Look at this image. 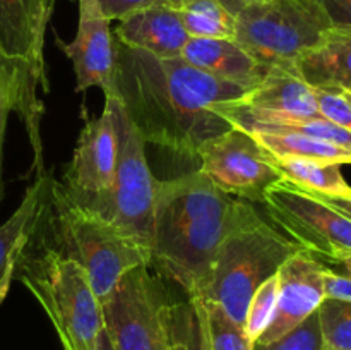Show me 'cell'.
<instances>
[{
	"instance_id": "obj_1",
	"label": "cell",
	"mask_w": 351,
	"mask_h": 350,
	"mask_svg": "<svg viewBox=\"0 0 351 350\" xmlns=\"http://www.w3.org/2000/svg\"><path fill=\"white\" fill-rule=\"evenodd\" d=\"M250 89L206 74L182 57L158 58L115 40V96L146 144L197 156L206 141L232 129L216 106Z\"/></svg>"
},
{
	"instance_id": "obj_2",
	"label": "cell",
	"mask_w": 351,
	"mask_h": 350,
	"mask_svg": "<svg viewBox=\"0 0 351 350\" xmlns=\"http://www.w3.org/2000/svg\"><path fill=\"white\" fill-rule=\"evenodd\" d=\"M263 222L250 202L223 192L202 172L160 180L151 264L187 297H199L221 244Z\"/></svg>"
},
{
	"instance_id": "obj_3",
	"label": "cell",
	"mask_w": 351,
	"mask_h": 350,
	"mask_svg": "<svg viewBox=\"0 0 351 350\" xmlns=\"http://www.w3.org/2000/svg\"><path fill=\"white\" fill-rule=\"evenodd\" d=\"M27 247V246H26ZM12 278L26 285L50 318L64 350H98L101 302L88 273L62 250L19 254Z\"/></svg>"
},
{
	"instance_id": "obj_4",
	"label": "cell",
	"mask_w": 351,
	"mask_h": 350,
	"mask_svg": "<svg viewBox=\"0 0 351 350\" xmlns=\"http://www.w3.org/2000/svg\"><path fill=\"white\" fill-rule=\"evenodd\" d=\"M50 198L64 254L84 268L99 302L127 271L151 266L149 250L72 198L60 182L51 180Z\"/></svg>"
},
{
	"instance_id": "obj_5",
	"label": "cell",
	"mask_w": 351,
	"mask_h": 350,
	"mask_svg": "<svg viewBox=\"0 0 351 350\" xmlns=\"http://www.w3.org/2000/svg\"><path fill=\"white\" fill-rule=\"evenodd\" d=\"M300 250H305L300 244L266 222L239 230L221 244L202 294L195 299L215 302L243 326L254 292Z\"/></svg>"
},
{
	"instance_id": "obj_6",
	"label": "cell",
	"mask_w": 351,
	"mask_h": 350,
	"mask_svg": "<svg viewBox=\"0 0 351 350\" xmlns=\"http://www.w3.org/2000/svg\"><path fill=\"white\" fill-rule=\"evenodd\" d=\"M332 27L321 0H266L247 3L237 14L233 40L259 64L293 71L295 62L321 47Z\"/></svg>"
},
{
	"instance_id": "obj_7",
	"label": "cell",
	"mask_w": 351,
	"mask_h": 350,
	"mask_svg": "<svg viewBox=\"0 0 351 350\" xmlns=\"http://www.w3.org/2000/svg\"><path fill=\"white\" fill-rule=\"evenodd\" d=\"M117 113L120 150L112 185L108 191L79 202L98 213L123 235L151 253L154 205L160 180H156L147 165L144 151L146 141L125 115L120 102Z\"/></svg>"
},
{
	"instance_id": "obj_8",
	"label": "cell",
	"mask_w": 351,
	"mask_h": 350,
	"mask_svg": "<svg viewBox=\"0 0 351 350\" xmlns=\"http://www.w3.org/2000/svg\"><path fill=\"white\" fill-rule=\"evenodd\" d=\"M170 301L149 266L127 271L101 302L103 329L115 350H167Z\"/></svg>"
},
{
	"instance_id": "obj_9",
	"label": "cell",
	"mask_w": 351,
	"mask_h": 350,
	"mask_svg": "<svg viewBox=\"0 0 351 350\" xmlns=\"http://www.w3.org/2000/svg\"><path fill=\"white\" fill-rule=\"evenodd\" d=\"M264 206L278 229L319 261L351 256V222L326 202L281 180L264 198Z\"/></svg>"
},
{
	"instance_id": "obj_10",
	"label": "cell",
	"mask_w": 351,
	"mask_h": 350,
	"mask_svg": "<svg viewBox=\"0 0 351 350\" xmlns=\"http://www.w3.org/2000/svg\"><path fill=\"white\" fill-rule=\"evenodd\" d=\"M199 172L223 192L263 205L266 192L283 180L271 154L247 130L232 127L206 141L199 150Z\"/></svg>"
},
{
	"instance_id": "obj_11",
	"label": "cell",
	"mask_w": 351,
	"mask_h": 350,
	"mask_svg": "<svg viewBox=\"0 0 351 350\" xmlns=\"http://www.w3.org/2000/svg\"><path fill=\"white\" fill-rule=\"evenodd\" d=\"M119 100L105 96L101 115L86 119L74 154L64 172V187L77 201L108 191L119 161Z\"/></svg>"
},
{
	"instance_id": "obj_12",
	"label": "cell",
	"mask_w": 351,
	"mask_h": 350,
	"mask_svg": "<svg viewBox=\"0 0 351 350\" xmlns=\"http://www.w3.org/2000/svg\"><path fill=\"white\" fill-rule=\"evenodd\" d=\"M77 33L71 43H60L71 58L75 74V91L88 88L101 89L105 96H115V40L110 31V21L103 16L96 0H77Z\"/></svg>"
},
{
	"instance_id": "obj_13",
	"label": "cell",
	"mask_w": 351,
	"mask_h": 350,
	"mask_svg": "<svg viewBox=\"0 0 351 350\" xmlns=\"http://www.w3.org/2000/svg\"><path fill=\"white\" fill-rule=\"evenodd\" d=\"M326 264L308 250L293 254L278 271V301L273 319L254 343H269L293 329L324 301Z\"/></svg>"
},
{
	"instance_id": "obj_14",
	"label": "cell",
	"mask_w": 351,
	"mask_h": 350,
	"mask_svg": "<svg viewBox=\"0 0 351 350\" xmlns=\"http://www.w3.org/2000/svg\"><path fill=\"white\" fill-rule=\"evenodd\" d=\"M51 9L53 0H0V48L9 58L27 65L45 93V31Z\"/></svg>"
},
{
	"instance_id": "obj_15",
	"label": "cell",
	"mask_w": 351,
	"mask_h": 350,
	"mask_svg": "<svg viewBox=\"0 0 351 350\" xmlns=\"http://www.w3.org/2000/svg\"><path fill=\"white\" fill-rule=\"evenodd\" d=\"M115 36L119 43L147 51L158 58L180 57L191 40L180 14L168 2H160L120 21Z\"/></svg>"
},
{
	"instance_id": "obj_16",
	"label": "cell",
	"mask_w": 351,
	"mask_h": 350,
	"mask_svg": "<svg viewBox=\"0 0 351 350\" xmlns=\"http://www.w3.org/2000/svg\"><path fill=\"white\" fill-rule=\"evenodd\" d=\"M180 57L206 74L250 88L259 84L271 71V67L259 64L235 40L191 38Z\"/></svg>"
},
{
	"instance_id": "obj_17",
	"label": "cell",
	"mask_w": 351,
	"mask_h": 350,
	"mask_svg": "<svg viewBox=\"0 0 351 350\" xmlns=\"http://www.w3.org/2000/svg\"><path fill=\"white\" fill-rule=\"evenodd\" d=\"M235 103L256 112L278 117H321L314 89L288 69H271L269 74Z\"/></svg>"
},
{
	"instance_id": "obj_18",
	"label": "cell",
	"mask_w": 351,
	"mask_h": 350,
	"mask_svg": "<svg viewBox=\"0 0 351 350\" xmlns=\"http://www.w3.org/2000/svg\"><path fill=\"white\" fill-rule=\"evenodd\" d=\"M51 180L47 174L38 175L36 182L27 187L16 211L0 225V301L12 280L14 266L19 254L33 239V233L47 208Z\"/></svg>"
},
{
	"instance_id": "obj_19",
	"label": "cell",
	"mask_w": 351,
	"mask_h": 350,
	"mask_svg": "<svg viewBox=\"0 0 351 350\" xmlns=\"http://www.w3.org/2000/svg\"><path fill=\"white\" fill-rule=\"evenodd\" d=\"M293 71L311 86L351 88V27H332L321 47L295 62Z\"/></svg>"
},
{
	"instance_id": "obj_20",
	"label": "cell",
	"mask_w": 351,
	"mask_h": 350,
	"mask_svg": "<svg viewBox=\"0 0 351 350\" xmlns=\"http://www.w3.org/2000/svg\"><path fill=\"white\" fill-rule=\"evenodd\" d=\"M271 163L285 182L300 191L351 198V185L343 177L341 165L335 161L302 156H271Z\"/></svg>"
},
{
	"instance_id": "obj_21",
	"label": "cell",
	"mask_w": 351,
	"mask_h": 350,
	"mask_svg": "<svg viewBox=\"0 0 351 350\" xmlns=\"http://www.w3.org/2000/svg\"><path fill=\"white\" fill-rule=\"evenodd\" d=\"M16 110L26 126L27 137L34 154V170L38 175L45 172L43 168V144H41L40 119L43 112V103H36L26 95L23 86L17 82L0 81V202L3 198V178H2V158H3V139H5V127L9 113Z\"/></svg>"
},
{
	"instance_id": "obj_22",
	"label": "cell",
	"mask_w": 351,
	"mask_h": 350,
	"mask_svg": "<svg viewBox=\"0 0 351 350\" xmlns=\"http://www.w3.org/2000/svg\"><path fill=\"white\" fill-rule=\"evenodd\" d=\"M250 134L271 156H302L335 161L339 165L351 163L350 150L314 137L302 136L297 132H266V130H250Z\"/></svg>"
},
{
	"instance_id": "obj_23",
	"label": "cell",
	"mask_w": 351,
	"mask_h": 350,
	"mask_svg": "<svg viewBox=\"0 0 351 350\" xmlns=\"http://www.w3.org/2000/svg\"><path fill=\"white\" fill-rule=\"evenodd\" d=\"M167 350H209L199 299L170 302L167 311Z\"/></svg>"
},
{
	"instance_id": "obj_24",
	"label": "cell",
	"mask_w": 351,
	"mask_h": 350,
	"mask_svg": "<svg viewBox=\"0 0 351 350\" xmlns=\"http://www.w3.org/2000/svg\"><path fill=\"white\" fill-rule=\"evenodd\" d=\"M177 10L191 38H235L237 16L218 0H185Z\"/></svg>"
},
{
	"instance_id": "obj_25",
	"label": "cell",
	"mask_w": 351,
	"mask_h": 350,
	"mask_svg": "<svg viewBox=\"0 0 351 350\" xmlns=\"http://www.w3.org/2000/svg\"><path fill=\"white\" fill-rule=\"evenodd\" d=\"M204 312L209 350H254V340L245 328L233 321L218 304L199 299Z\"/></svg>"
},
{
	"instance_id": "obj_26",
	"label": "cell",
	"mask_w": 351,
	"mask_h": 350,
	"mask_svg": "<svg viewBox=\"0 0 351 350\" xmlns=\"http://www.w3.org/2000/svg\"><path fill=\"white\" fill-rule=\"evenodd\" d=\"M317 314L324 350H351V302L324 297Z\"/></svg>"
},
{
	"instance_id": "obj_27",
	"label": "cell",
	"mask_w": 351,
	"mask_h": 350,
	"mask_svg": "<svg viewBox=\"0 0 351 350\" xmlns=\"http://www.w3.org/2000/svg\"><path fill=\"white\" fill-rule=\"evenodd\" d=\"M278 301V275L271 277L269 280L264 281L254 295L250 297L249 305H247V314L243 328H245L247 335L256 342L264 329L269 326L271 319H273L274 309H276Z\"/></svg>"
},
{
	"instance_id": "obj_28",
	"label": "cell",
	"mask_w": 351,
	"mask_h": 350,
	"mask_svg": "<svg viewBox=\"0 0 351 350\" xmlns=\"http://www.w3.org/2000/svg\"><path fill=\"white\" fill-rule=\"evenodd\" d=\"M254 350H324L317 311L280 338L269 343H254Z\"/></svg>"
},
{
	"instance_id": "obj_29",
	"label": "cell",
	"mask_w": 351,
	"mask_h": 350,
	"mask_svg": "<svg viewBox=\"0 0 351 350\" xmlns=\"http://www.w3.org/2000/svg\"><path fill=\"white\" fill-rule=\"evenodd\" d=\"M319 115L351 132V91L341 86H312Z\"/></svg>"
},
{
	"instance_id": "obj_30",
	"label": "cell",
	"mask_w": 351,
	"mask_h": 350,
	"mask_svg": "<svg viewBox=\"0 0 351 350\" xmlns=\"http://www.w3.org/2000/svg\"><path fill=\"white\" fill-rule=\"evenodd\" d=\"M0 81H10L17 82L19 86H23V89L26 91V95L29 96L33 102L41 103V100L38 98V89H43L40 79L33 74L27 65H24L23 62H17L14 58H9L3 50L0 48Z\"/></svg>"
},
{
	"instance_id": "obj_31",
	"label": "cell",
	"mask_w": 351,
	"mask_h": 350,
	"mask_svg": "<svg viewBox=\"0 0 351 350\" xmlns=\"http://www.w3.org/2000/svg\"><path fill=\"white\" fill-rule=\"evenodd\" d=\"M103 16L108 21H123L132 14L156 5L167 0H96Z\"/></svg>"
},
{
	"instance_id": "obj_32",
	"label": "cell",
	"mask_w": 351,
	"mask_h": 350,
	"mask_svg": "<svg viewBox=\"0 0 351 350\" xmlns=\"http://www.w3.org/2000/svg\"><path fill=\"white\" fill-rule=\"evenodd\" d=\"M336 27H351V0H321Z\"/></svg>"
},
{
	"instance_id": "obj_33",
	"label": "cell",
	"mask_w": 351,
	"mask_h": 350,
	"mask_svg": "<svg viewBox=\"0 0 351 350\" xmlns=\"http://www.w3.org/2000/svg\"><path fill=\"white\" fill-rule=\"evenodd\" d=\"M311 196L312 198L319 199V201L326 202L328 206H331L332 209L341 213L343 216H346V218L351 222V198H345V196H324V194H311Z\"/></svg>"
},
{
	"instance_id": "obj_34",
	"label": "cell",
	"mask_w": 351,
	"mask_h": 350,
	"mask_svg": "<svg viewBox=\"0 0 351 350\" xmlns=\"http://www.w3.org/2000/svg\"><path fill=\"white\" fill-rule=\"evenodd\" d=\"M167 2L170 3L171 7H175V9H178V5H180L182 2H185V0H167ZM218 2L223 3V5H225L230 12L235 14V16L247 5V3H250L249 0H218Z\"/></svg>"
},
{
	"instance_id": "obj_35",
	"label": "cell",
	"mask_w": 351,
	"mask_h": 350,
	"mask_svg": "<svg viewBox=\"0 0 351 350\" xmlns=\"http://www.w3.org/2000/svg\"><path fill=\"white\" fill-rule=\"evenodd\" d=\"M329 263L336 264V266L343 271L341 275H346V277L351 278V256H345L341 257V259H336V261H329Z\"/></svg>"
},
{
	"instance_id": "obj_36",
	"label": "cell",
	"mask_w": 351,
	"mask_h": 350,
	"mask_svg": "<svg viewBox=\"0 0 351 350\" xmlns=\"http://www.w3.org/2000/svg\"><path fill=\"white\" fill-rule=\"evenodd\" d=\"M98 350H115V349H113L112 342H110L108 335H106V333H105V329H101V333H99Z\"/></svg>"
},
{
	"instance_id": "obj_37",
	"label": "cell",
	"mask_w": 351,
	"mask_h": 350,
	"mask_svg": "<svg viewBox=\"0 0 351 350\" xmlns=\"http://www.w3.org/2000/svg\"><path fill=\"white\" fill-rule=\"evenodd\" d=\"M249 2H266V0H249Z\"/></svg>"
},
{
	"instance_id": "obj_38",
	"label": "cell",
	"mask_w": 351,
	"mask_h": 350,
	"mask_svg": "<svg viewBox=\"0 0 351 350\" xmlns=\"http://www.w3.org/2000/svg\"><path fill=\"white\" fill-rule=\"evenodd\" d=\"M346 89H350V91H351V88H346Z\"/></svg>"
}]
</instances>
